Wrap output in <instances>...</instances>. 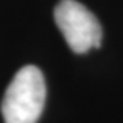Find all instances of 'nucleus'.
<instances>
[{"label": "nucleus", "instance_id": "obj_2", "mask_svg": "<svg viewBox=\"0 0 123 123\" xmlns=\"http://www.w3.org/2000/svg\"><path fill=\"white\" fill-rule=\"evenodd\" d=\"M55 22L75 53L98 48L103 38L101 25L85 6L75 0H62L55 7Z\"/></svg>", "mask_w": 123, "mask_h": 123}, {"label": "nucleus", "instance_id": "obj_1", "mask_svg": "<svg viewBox=\"0 0 123 123\" xmlns=\"http://www.w3.org/2000/svg\"><path fill=\"white\" fill-rule=\"evenodd\" d=\"M47 86L36 66H25L14 75L1 101L6 123H37L43 114Z\"/></svg>", "mask_w": 123, "mask_h": 123}]
</instances>
